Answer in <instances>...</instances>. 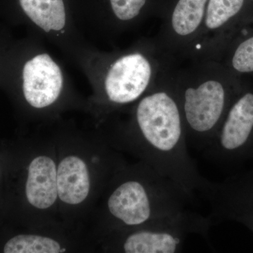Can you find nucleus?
Returning a JSON list of instances; mask_svg holds the SVG:
<instances>
[{"label":"nucleus","mask_w":253,"mask_h":253,"mask_svg":"<svg viewBox=\"0 0 253 253\" xmlns=\"http://www.w3.org/2000/svg\"><path fill=\"white\" fill-rule=\"evenodd\" d=\"M173 68L138 100L131 134L144 162L176 183L193 200L205 177L188 151L186 129L173 84Z\"/></svg>","instance_id":"1"},{"label":"nucleus","mask_w":253,"mask_h":253,"mask_svg":"<svg viewBox=\"0 0 253 253\" xmlns=\"http://www.w3.org/2000/svg\"><path fill=\"white\" fill-rule=\"evenodd\" d=\"M21 10L43 31H59L66 26V14L63 0H18Z\"/></svg>","instance_id":"12"},{"label":"nucleus","mask_w":253,"mask_h":253,"mask_svg":"<svg viewBox=\"0 0 253 253\" xmlns=\"http://www.w3.org/2000/svg\"><path fill=\"white\" fill-rule=\"evenodd\" d=\"M253 18L250 0H208L201 33L187 60H215L226 42Z\"/></svg>","instance_id":"5"},{"label":"nucleus","mask_w":253,"mask_h":253,"mask_svg":"<svg viewBox=\"0 0 253 253\" xmlns=\"http://www.w3.org/2000/svg\"><path fill=\"white\" fill-rule=\"evenodd\" d=\"M250 1H252V2L253 3V0H250Z\"/></svg>","instance_id":"17"},{"label":"nucleus","mask_w":253,"mask_h":253,"mask_svg":"<svg viewBox=\"0 0 253 253\" xmlns=\"http://www.w3.org/2000/svg\"><path fill=\"white\" fill-rule=\"evenodd\" d=\"M214 61L241 79L253 78V18L226 42Z\"/></svg>","instance_id":"10"},{"label":"nucleus","mask_w":253,"mask_h":253,"mask_svg":"<svg viewBox=\"0 0 253 253\" xmlns=\"http://www.w3.org/2000/svg\"><path fill=\"white\" fill-rule=\"evenodd\" d=\"M186 61V66L173 68V84L188 144L204 151L217 134L244 79L214 60Z\"/></svg>","instance_id":"2"},{"label":"nucleus","mask_w":253,"mask_h":253,"mask_svg":"<svg viewBox=\"0 0 253 253\" xmlns=\"http://www.w3.org/2000/svg\"><path fill=\"white\" fill-rule=\"evenodd\" d=\"M115 186L107 201L111 218L125 227L177 215L191 198L146 163Z\"/></svg>","instance_id":"3"},{"label":"nucleus","mask_w":253,"mask_h":253,"mask_svg":"<svg viewBox=\"0 0 253 253\" xmlns=\"http://www.w3.org/2000/svg\"><path fill=\"white\" fill-rule=\"evenodd\" d=\"M25 196L28 204L38 209L51 207L57 199V169L51 158L38 156L28 168Z\"/></svg>","instance_id":"9"},{"label":"nucleus","mask_w":253,"mask_h":253,"mask_svg":"<svg viewBox=\"0 0 253 253\" xmlns=\"http://www.w3.org/2000/svg\"><path fill=\"white\" fill-rule=\"evenodd\" d=\"M1 56H0V71H1Z\"/></svg>","instance_id":"15"},{"label":"nucleus","mask_w":253,"mask_h":253,"mask_svg":"<svg viewBox=\"0 0 253 253\" xmlns=\"http://www.w3.org/2000/svg\"><path fill=\"white\" fill-rule=\"evenodd\" d=\"M175 64L163 54L154 41L149 42L142 49L117 56L111 61L105 76L108 101L114 105L138 101Z\"/></svg>","instance_id":"4"},{"label":"nucleus","mask_w":253,"mask_h":253,"mask_svg":"<svg viewBox=\"0 0 253 253\" xmlns=\"http://www.w3.org/2000/svg\"><path fill=\"white\" fill-rule=\"evenodd\" d=\"M115 18L121 23H129L140 18L149 0H109Z\"/></svg>","instance_id":"14"},{"label":"nucleus","mask_w":253,"mask_h":253,"mask_svg":"<svg viewBox=\"0 0 253 253\" xmlns=\"http://www.w3.org/2000/svg\"><path fill=\"white\" fill-rule=\"evenodd\" d=\"M90 179L86 163L81 158H63L57 168V192L60 200L69 205L81 204L87 198Z\"/></svg>","instance_id":"11"},{"label":"nucleus","mask_w":253,"mask_h":253,"mask_svg":"<svg viewBox=\"0 0 253 253\" xmlns=\"http://www.w3.org/2000/svg\"><path fill=\"white\" fill-rule=\"evenodd\" d=\"M0 179H1V168H0Z\"/></svg>","instance_id":"16"},{"label":"nucleus","mask_w":253,"mask_h":253,"mask_svg":"<svg viewBox=\"0 0 253 253\" xmlns=\"http://www.w3.org/2000/svg\"><path fill=\"white\" fill-rule=\"evenodd\" d=\"M253 137V78L244 79L204 154L212 163L244 150Z\"/></svg>","instance_id":"7"},{"label":"nucleus","mask_w":253,"mask_h":253,"mask_svg":"<svg viewBox=\"0 0 253 253\" xmlns=\"http://www.w3.org/2000/svg\"><path fill=\"white\" fill-rule=\"evenodd\" d=\"M59 242L45 236L18 234L3 245L5 253H59L64 252Z\"/></svg>","instance_id":"13"},{"label":"nucleus","mask_w":253,"mask_h":253,"mask_svg":"<svg viewBox=\"0 0 253 253\" xmlns=\"http://www.w3.org/2000/svg\"><path fill=\"white\" fill-rule=\"evenodd\" d=\"M208 0H175L163 14L154 40L161 51L175 63L189 59L199 38Z\"/></svg>","instance_id":"6"},{"label":"nucleus","mask_w":253,"mask_h":253,"mask_svg":"<svg viewBox=\"0 0 253 253\" xmlns=\"http://www.w3.org/2000/svg\"><path fill=\"white\" fill-rule=\"evenodd\" d=\"M20 83L21 94L28 104L43 109L54 104L61 94L62 72L49 54H37L21 66Z\"/></svg>","instance_id":"8"}]
</instances>
